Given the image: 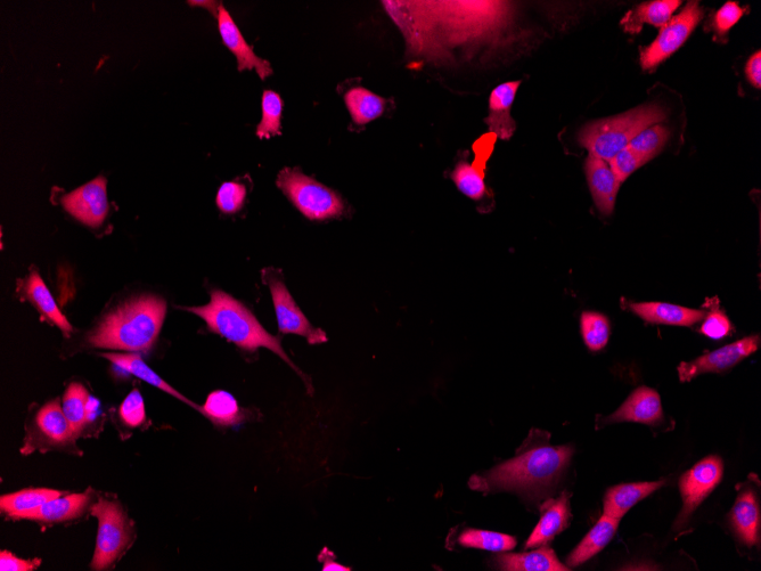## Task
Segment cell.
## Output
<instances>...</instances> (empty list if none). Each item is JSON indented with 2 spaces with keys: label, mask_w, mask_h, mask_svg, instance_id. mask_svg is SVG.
Masks as SVG:
<instances>
[{
  "label": "cell",
  "mask_w": 761,
  "mask_h": 571,
  "mask_svg": "<svg viewBox=\"0 0 761 571\" xmlns=\"http://www.w3.org/2000/svg\"><path fill=\"white\" fill-rule=\"evenodd\" d=\"M536 437V434H535ZM542 432L540 442L526 443L514 459L499 464L482 478L473 477L471 488L479 491L536 493L555 485L569 466L574 448L551 446Z\"/></svg>",
  "instance_id": "obj_1"
},
{
  "label": "cell",
  "mask_w": 761,
  "mask_h": 571,
  "mask_svg": "<svg viewBox=\"0 0 761 571\" xmlns=\"http://www.w3.org/2000/svg\"><path fill=\"white\" fill-rule=\"evenodd\" d=\"M167 313L166 301L142 296L114 309L90 333L89 345L96 348L147 352L159 337Z\"/></svg>",
  "instance_id": "obj_2"
},
{
  "label": "cell",
  "mask_w": 761,
  "mask_h": 571,
  "mask_svg": "<svg viewBox=\"0 0 761 571\" xmlns=\"http://www.w3.org/2000/svg\"><path fill=\"white\" fill-rule=\"evenodd\" d=\"M185 309L200 316L207 323L211 332L219 334V336H222L229 342H233L237 347L249 350V352H256L259 348L272 350L284 362L288 363L300 375L302 380L306 382V386L312 390V383L293 364L291 358L286 355L280 339L268 333L263 328V325L259 323L256 316L240 301H237L223 291L214 290L211 292V300L208 305Z\"/></svg>",
  "instance_id": "obj_3"
},
{
  "label": "cell",
  "mask_w": 761,
  "mask_h": 571,
  "mask_svg": "<svg viewBox=\"0 0 761 571\" xmlns=\"http://www.w3.org/2000/svg\"><path fill=\"white\" fill-rule=\"evenodd\" d=\"M666 113L658 105L641 106L620 116L595 121L579 133V143L589 156L609 162L642 130L664 121Z\"/></svg>",
  "instance_id": "obj_4"
},
{
  "label": "cell",
  "mask_w": 761,
  "mask_h": 571,
  "mask_svg": "<svg viewBox=\"0 0 761 571\" xmlns=\"http://www.w3.org/2000/svg\"><path fill=\"white\" fill-rule=\"evenodd\" d=\"M276 184L292 205L313 222L339 218L345 212V202L337 192L302 174L298 168L283 169Z\"/></svg>",
  "instance_id": "obj_5"
},
{
  "label": "cell",
  "mask_w": 761,
  "mask_h": 571,
  "mask_svg": "<svg viewBox=\"0 0 761 571\" xmlns=\"http://www.w3.org/2000/svg\"><path fill=\"white\" fill-rule=\"evenodd\" d=\"M92 515L98 520V532L90 568L106 570L116 564L134 543V524L119 503L109 500L94 504Z\"/></svg>",
  "instance_id": "obj_6"
},
{
  "label": "cell",
  "mask_w": 761,
  "mask_h": 571,
  "mask_svg": "<svg viewBox=\"0 0 761 571\" xmlns=\"http://www.w3.org/2000/svg\"><path fill=\"white\" fill-rule=\"evenodd\" d=\"M703 15L705 12L698 2L687 3L681 13L673 16L666 26L661 28L657 39L650 46L642 48L643 70L656 69L659 64L676 53L698 27Z\"/></svg>",
  "instance_id": "obj_7"
},
{
  "label": "cell",
  "mask_w": 761,
  "mask_h": 571,
  "mask_svg": "<svg viewBox=\"0 0 761 571\" xmlns=\"http://www.w3.org/2000/svg\"><path fill=\"white\" fill-rule=\"evenodd\" d=\"M723 473L724 464L718 456H708L684 473L679 480L684 507L676 521V528H683L689 522L693 512L722 481Z\"/></svg>",
  "instance_id": "obj_8"
},
{
  "label": "cell",
  "mask_w": 761,
  "mask_h": 571,
  "mask_svg": "<svg viewBox=\"0 0 761 571\" xmlns=\"http://www.w3.org/2000/svg\"><path fill=\"white\" fill-rule=\"evenodd\" d=\"M264 279L272 292L278 330L284 334H297L308 339L310 345L323 344L327 341L326 334L314 328L308 318L294 301L288 288L274 271L264 272Z\"/></svg>",
  "instance_id": "obj_9"
},
{
  "label": "cell",
  "mask_w": 761,
  "mask_h": 571,
  "mask_svg": "<svg viewBox=\"0 0 761 571\" xmlns=\"http://www.w3.org/2000/svg\"><path fill=\"white\" fill-rule=\"evenodd\" d=\"M76 438L77 435L65 416L63 407L59 402L54 401L46 404L37 413L34 430L30 432L23 453H29L36 447L62 450V448L75 445Z\"/></svg>",
  "instance_id": "obj_10"
},
{
  "label": "cell",
  "mask_w": 761,
  "mask_h": 571,
  "mask_svg": "<svg viewBox=\"0 0 761 571\" xmlns=\"http://www.w3.org/2000/svg\"><path fill=\"white\" fill-rule=\"evenodd\" d=\"M759 346L760 337L751 336L703 355L693 362L682 363L678 366L679 380L686 382L697 378L700 374L730 370L744 358L756 353Z\"/></svg>",
  "instance_id": "obj_11"
},
{
  "label": "cell",
  "mask_w": 761,
  "mask_h": 571,
  "mask_svg": "<svg viewBox=\"0 0 761 571\" xmlns=\"http://www.w3.org/2000/svg\"><path fill=\"white\" fill-rule=\"evenodd\" d=\"M62 205L79 222L90 227L102 225L109 212L106 179L100 176L80 186L79 189L65 195Z\"/></svg>",
  "instance_id": "obj_12"
},
{
  "label": "cell",
  "mask_w": 761,
  "mask_h": 571,
  "mask_svg": "<svg viewBox=\"0 0 761 571\" xmlns=\"http://www.w3.org/2000/svg\"><path fill=\"white\" fill-rule=\"evenodd\" d=\"M218 28L224 45L231 51L237 60V68L240 71L256 70L261 80L273 75L270 64L260 59L253 48L244 39L239 27L236 26L231 14L223 5L218 8Z\"/></svg>",
  "instance_id": "obj_13"
},
{
  "label": "cell",
  "mask_w": 761,
  "mask_h": 571,
  "mask_svg": "<svg viewBox=\"0 0 761 571\" xmlns=\"http://www.w3.org/2000/svg\"><path fill=\"white\" fill-rule=\"evenodd\" d=\"M664 421L661 399L656 390L641 387L634 391L620 409L605 419V423L636 422L659 426Z\"/></svg>",
  "instance_id": "obj_14"
},
{
  "label": "cell",
  "mask_w": 761,
  "mask_h": 571,
  "mask_svg": "<svg viewBox=\"0 0 761 571\" xmlns=\"http://www.w3.org/2000/svg\"><path fill=\"white\" fill-rule=\"evenodd\" d=\"M92 501L93 491L88 489L85 493L57 497L42 507L23 513L20 519L36 521L42 525L62 524L83 516Z\"/></svg>",
  "instance_id": "obj_15"
},
{
  "label": "cell",
  "mask_w": 761,
  "mask_h": 571,
  "mask_svg": "<svg viewBox=\"0 0 761 571\" xmlns=\"http://www.w3.org/2000/svg\"><path fill=\"white\" fill-rule=\"evenodd\" d=\"M589 190L601 214L610 216L615 209L620 182L609 162L589 156L585 163Z\"/></svg>",
  "instance_id": "obj_16"
},
{
  "label": "cell",
  "mask_w": 761,
  "mask_h": 571,
  "mask_svg": "<svg viewBox=\"0 0 761 571\" xmlns=\"http://www.w3.org/2000/svg\"><path fill=\"white\" fill-rule=\"evenodd\" d=\"M730 518L735 535L744 545L751 548L759 543L760 507L754 488L741 489Z\"/></svg>",
  "instance_id": "obj_17"
},
{
  "label": "cell",
  "mask_w": 761,
  "mask_h": 571,
  "mask_svg": "<svg viewBox=\"0 0 761 571\" xmlns=\"http://www.w3.org/2000/svg\"><path fill=\"white\" fill-rule=\"evenodd\" d=\"M521 81H510L496 87L489 99V117L486 119L490 133L503 141L510 140L517 124L511 117V108Z\"/></svg>",
  "instance_id": "obj_18"
},
{
  "label": "cell",
  "mask_w": 761,
  "mask_h": 571,
  "mask_svg": "<svg viewBox=\"0 0 761 571\" xmlns=\"http://www.w3.org/2000/svg\"><path fill=\"white\" fill-rule=\"evenodd\" d=\"M570 496L563 493L558 500H550L542 507V518L530 535L526 549L538 548L552 541L566 529L571 520Z\"/></svg>",
  "instance_id": "obj_19"
},
{
  "label": "cell",
  "mask_w": 761,
  "mask_h": 571,
  "mask_svg": "<svg viewBox=\"0 0 761 571\" xmlns=\"http://www.w3.org/2000/svg\"><path fill=\"white\" fill-rule=\"evenodd\" d=\"M665 485L664 480L652 483H634L618 485L608 489L604 496V515L621 519L638 502Z\"/></svg>",
  "instance_id": "obj_20"
},
{
  "label": "cell",
  "mask_w": 761,
  "mask_h": 571,
  "mask_svg": "<svg viewBox=\"0 0 761 571\" xmlns=\"http://www.w3.org/2000/svg\"><path fill=\"white\" fill-rule=\"evenodd\" d=\"M630 309L645 322L652 324L692 326L706 317L703 311L665 303L632 304Z\"/></svg>",
  "instance_id": "obj_21"
},
{
  "label": "cell",
  "mask_w": 761,
  "mask_h": 571,
  "mask_svg": "<svg viewBox=\"0 0 761 571\" xmlns=\"http://www.w3.org/2000/svg\"><path fill=\"white\" fill-rule=\"evenodd\" d=\"M496 565L506 571H569L556 557L551 548H542L525 553H504L495 558Z\"/></svg>",
  "instance_id": "obj_22"
},
{
  "label": "cell",
  "mask_w": 761,
  "mask_h": 571,
  "mask_svg": "<svg viewBox=\"0 0 761 571\" xmlns=\"http://www.w3.org/2000/svg\"><path fill=\"white\" fill-rule=\"evenodd\" d=\"M681 4L678 0H656V2L643 3L624 16L621 26L628 34L633 35L640 34L646 23L661 29L673 18Z\"/></svg>",
  "instance_id": "obj_23"
},
{
  "label": "cell",
  "mask_w": 761,
  "mask_h": 571,
  "mask_svg": "<svg viewBox=\"0 0 761 571\" xmlns=\"http://www.w3.org/2000/svg\"><path fill=\"white\" fill-rule=\"evenodd\" d=\"M620 519L603 515L567 559L569 568L578 567L592 559L615 537Z\"/></svg>",
  "instance_id": "obj_24"
},
{
  "label": "cell",
  "mask_w": 761,
  "mask_h": 571,
  "mask_svg": "<svg viewBox=\"0 0 761 571\" xmlns=\"http://www.w3.org/2000/svg\"><path fill=\"white\" fill-rule=\"evenodd\" d=\"M23 289L26 292L27 298L38 308V311L45 317V320L56 325L65 336H70L72 332L71 324L62 314L60 308L57 307L51 292H49L42 277L36 271L31 272L28 280L24 283Z\"/></svg>",
  "instance_id": "obj_25"
},
{
  "label": "cell",
  "mask_w": 761,
  "mask_h": 571,
  "mask_svg": "<svg viewBox=\"0 0 761 571\" xmlns=\"http://www.w3.org/2000/svg\"><path fill=\"white\" fill-rule=\"evenodd\" d=\"M101 356L106 358V360L112 362L114 365L120 367V369L125 370L128 373L135 375V377L149 383V385L161 389L162 391H165V393L174 396L180 399V401H183L186 404L194 407L195 410H201V406H196L191 401H188V399L182 394H179L178 391L168 385V383L163 380L160 375L150 369V367L147 366L142 358L138 355L104 353Z\"/></svg>",
  "instance_id": "obj_26"
},
{
  "label": "cell",
  "mask_w": 761,
  "mask_h": 571,
  "mask_svg": "<svg viewBox=\"0 0 761 571\" xmlns=\"http://www.w3.org/2000/svg\"><path fill=\"white\" fill-rule=\"evenodd\" d=\"M62 495V492L55 491V489H23V491L0 497V511H2L3 515L7 517L20 519L23 513L42 507V505L51 502Z\"/></svg>",
  "instance_id": "obj_27"
},
{
  "label": "cell",
  "mask_w": 761,
  "mask_h": 571,
  "mask_svg": "<svg viewBox=\"0 0 761 571\" xmlns=\"http://www.w3.org/2000/svg\"><path fill=\"white\" fill-rule=\"evenodd\" d=\"M200 412L217 427H234L245 419L244 411L233 395L223 390L211 393Z\"/></svg>",
  "instance_id": "obj_28"
},
{
  "label": "cell",
  "mask_w": 761,
  "mask_h": 571,
  "mask_svg": "<svg viewBox=\"0 0 761 571\" xmlns=\"http://www.w3.org/2000/svg\"><path fill=\"white\" fill-rule=\"evenodd\" d=\"M345 102L351 119L360 126L380 118L386 109V100L363 87L351 88Z\"/></svg>",
  "instance_id": "obj_29"
},
{
  "label": "cell",
  "mask_w": 761,
  "mask_h": 571,
  "mask_svg": "<svg viewBox=\"0 0 761 571\" xmlns=\"http://www.w3.org/2000/svg\"><path fill=\"white\" fill-rule=\"evenodd\" d=\"M90 397L87 389L80 383L73 382L63 396V411L67 416L77 437L83 434L87 427L90 407Z\"/></svg>",
  "instance_id": "obj_30"
},
{
  "label": "cell",
  "mask_w": 761,
  "mask_h": 571,
  "mask_svg": "<svg viewBox=\"0 0 761 571\" xmlns=\"http://www.w3.org/2000/svg\"><path fill=\"white\" fill-rule=\"evenodd\" d=\"M484 170L485 165L477 161L473 165L466 161L458 163L452 174L457 189L472 200H480L486 193Z\"/></svg>",
  "instance_id": "obj_31"
},
{
  "label": "cell",
  "mask_w": 761,
  "mask_h": 571,
  "mask_svg": "<svg viewBox=\"0 0 761 571\" xmlns=\"http://www.w3.org/2000/svg\"><path fill=\"white\" fill-rule=\"evenodd\" d=\"M458 542L465 548L492 552L511 551L517 546V540L513 536L479 529L465 530L458 538Z\"/></svg>",
  "instance_id": "obj_32"
},
{
  "label": "cell",
  "mask_w": 761,
  "mask_h": 571,
  "mask_svg": "<svg viewBox=\"0 0 761 571\" xmlns=\"http://www.w3.org/2000/svg\"><path fill=\"white\" fill-rule=\"evenodd\" d=\"M283 100L280 94L274 91H265L261 100L263 118L257 127V136L260 140H269L274 136L282 135Z\"/></svg>",
  "instance_id": "obj_33"
},
{
  "label": "cell",
  "mask_w": 761,
  "mask_h": 571,
  "mask_svg": "<svg viewBox=\"0 0 761 571\" xmlns=\"http://www.w3.org/2000/svg\"><path fill=\"white\" fill-rule=\"evenodd\" d=\"M580 328L586 346L599 352L608 345L610 338V322L607 316L594 312H585L580 318Z\"/></svg>",
  "instance_id": "obj_34"
},
{
  "label": "cell",
  "mask_w": 761,
  "mask_h": 571,
  "mask_svg": "<svg viewBox=\"0 0 761 571\" xmlns=\"http://www.w3.org/2000/svg\"><path fill=\"white\" fill-rule=\"evenodd\" d=\"M669 130L664 126H652L642 130L632 142L629 143L628 148L632 149L641 156L652 160L658 156L664 146L669 140Z\"/></svg>",
  "instance_id": "obj_35"
},
{
  "label": "cell",
  "mask_w": 761,
  "mask_h": 571,
  "mask_svg": "<svg viewBox=\"0 0 761 571\" xmlns=\"http://www.w3.org/2000/svg\"><path fill=\"white\" fill-rule=\"evenodd\" d=\"M247 198L245 186L235 182L224 183L217 194V206L224 214L232 215L239 211Z\"/></svg>",
  "instance_id": "obj_36"
},
{
  "label": "cell",
  "mask_w": 761,
  "mask_h": 571,
  "mask_svg": "<svg viewBox=\"0 0 761 571\" xmlns=\"http://www.w3.org/2000/svg\"><path fill=\"white\" fill-rule=\"evenodd\" d=\"M649 161L648 158L641 156V154L626 148L623 151H620L616 157H613L609 161V165L613 173H615L619 179V182L623 183L630 175L635 173L638 168H641Z\"/></svg>",
  "instance_id": "obj_37"
},
{
  "label": "cell",
  "mask_w": 761,
  "mask_h": 571,
  "mask_svg": "<svg viewBox=\"0 0 761 571\" xmlns=\"http://www.w3.org/2000/svg\"><path fill=\"white\" fill-rule=\"evenodd\" d=\"M119 413L120 418L128 427L142 426L146 418L145 405L142 394L137 389L133 390L121 404Z\"/></svg>",
  "instance_id": "obj_38"
},
{
  "label": "cell",
  "mask_w": 761,
  "mask_h": 571,
  "mask_svg": "<svg viewBox=\"0 0 761 571\" xmlns=\"http://www.w3.org/2000/svg\"><path fill=\"white\" fill-rule=\"evenodd\" d=\"M746 14V8H742L738 3L728 2L715 14L714 28L718 36L728 34L742 16Z\"/></svg>",
  "instance_id": "obj_39"
},
{
  "label": "cell",
  "mask_w": 761,
  "mask_h": 571,
  "mask_svg": "<svg viewBox=\"0 0 761 571\" xmlns=\"http://www.w3.org/2000/svg\"><path fill=\"white\" fill-rule=\"evenodd\" d=\"M732 325L722 312H711L701 326V333L711 339H723L730 334Z\"/></svg>",
  "instance_id": "obj_40"
},
{
  "label": "cell",
  "mask_w": 761,
  "mask_h": 571,
  "mask_svg": "<svg viewBox=\"0 0 761 571\" xmlns=\"http://www.w3.org/2000/svg\"><path fill=\"white\" fill-rule=\"evenodd\" d=\"M42 561L40 559L23 560L13 556L11 552H0V570L2 571H32L36 570Z\"/></svg>",
  "instance_id": "obj_41"
},
{
  "label": "cell",
  "mask_w": 761,
  "mask_h": 571,
  "mask_svg": "<svg viewBox=\"0 0 761 571\" xmlns=\"http://www.w3.org/2000/svg\"><path fill=\"white\" fill-rule=\"evenodd\" d=\"M746 75L752 86H761V53L758 51L750 57L746 65Z\"/></svg>",
  "instance_id": "obj_42"
},
{
  "label": "cell",
  "mask_w": 761,
  "mask_h": 571,
  "mask_svg": "<svg viewBox=\"0 0 761 571\" xmlns=\"http://www.w3.org/2000/svg\"><path fill=\"white\" fill-rule=\"evenodd\" d=\"M323 554H324L325 558H323L322 556L319 557V558H321L322 561L324 562V565H323V570L324 571H333V570H335V571H349L350 570V568L342 566V565L338 564L337 561H334L333 559L327 557V551L326 550H324Z\"/></svg>",
  "instance_id": "obj_43"
},
{
  "label": "cell",
  "mask_w": 761,
  "mask_h": 571,
  "mask_svg": "<svg viewBox=\"0 0 761 571\" xmlns=\"http://www.w3.org/2000/svg\"><path fill=\"white\" fill-rule=\"evenodd\" d=\"M188 4L191 6L206 7L210 12L214 13L217 18L218 11L216 10L217 4L215 2H188Z\"/></svg>",
  "instance_id": "obj_44"
}]
</instances>
